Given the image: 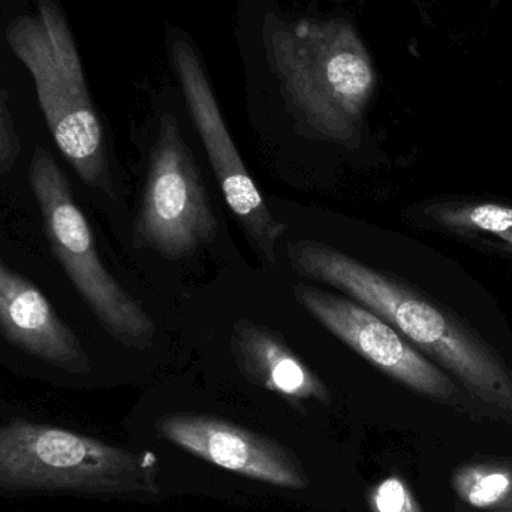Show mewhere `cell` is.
Listing matches in <instances>:
<instances>
[{
  "label": "cell",
  "mask_w": 512,
  "mask_h": 512,
  "mask_svg": "<svg viewBox=\"0 0 512 512\" xmlns=\"http://www.w3.org/2000/svg\"><path fill=\"white\" fill-rule=\"evenodd\" d=\"M158 460L81 430L0 408V496L150 499Z\"/></svg>",
  "instance_id": "6da1fadb"
},
{
  "label": "cell",
  "mask_w": 512,
  "mask_h": 512,
  "mask_svg": "<svg viewBox=\"0 0 512 512\" xmlns=\"http://www.w3.org/2000/svg\"><path fill=\"white\" fill-rule=\"evenodd\" d=\"M295 273L333 286L381 316L406 339L441 361L487 405L512 417V376L507 367L438 307L381 271L324 243H289Z\"/></svg>",
  "instance_id": "7a4b0ae2"
},
{
  "label": "cell",
  "mask_w": 512,
  "mask_h": 512,
  "mask_svg": "<svg viewBox=\"0 0 512 512\" xmlns=\"http://www.w3.org/2000/svg\"><path fill=\"white\" fill-rule=\"evenodd\" d=\"M9 50L26 66L54 143L86 185L110 192L104 132L87 89L71 27L56 0L6 27Z\"/></svg>",
  "instance_id": "3957f363"
},
{
  "label": "cell",
  "mask_w": 512,
  "mask_h": 512,
  "mask_svg": "<svg viewBox=\"0 0 512 512\" xmlns=\"http://www.w3.org/2000/svg\"><path fill=\"white\" fill-rule=\"evenodd\" d=\"M273 56L286 95L319 137L343 146L360 138L375 72L345 21H303L273 35Z\"/></svg>",
  "instance_id": "277c9868"
},
{
  "label": "cell",
  "mask_w": 512,
  "mask_h": 512,
  "mask_svg": "<svg viewBox=\"0 0 512 512\" xmlns=\"http://www.w3.org/2000/svg\"><path fill=\"white\" fill-rule=\"evenodd\" d=\"M29 180L51 251L99 324L129 348H149L155 322L102 264L92 228L75 203L68 179L42 147L33 153Z\"/></svg>",
  "instance_id": "5b68a950"
},
{
  "label": "cell",
  "mask_w": 512,
  "mask_h": 512,
  "mask_svg": "<svg viewBox=\"0 0 512 512\" xmlns=\"http://www.w3.org/2000/svg\"><path fill=\"white\" fill-rule=\"evenodd\" d=\"M209 194L176 117L165 114L150 156L134 246L168 259L197 252L216 239Z\"/></svg>",
  "instance_id": "8992f818"
},
{
  "label": "cell",
  "mask_w": 512,
  "mask_h": 512,
  "mask_svg": "<svg viewBox=\"0 0 512 512\" xmlns=\"http://www.w3.org/2000/svg\"><path fill=\"white\" fill-rule=\"evenodd\" d=\"M173 54L189 111L216 180L224 192L225 201L259 254L264 256L268 264L274 265L276 245L285 234L286 225L274 218L245 167V161L225 125L209 80L188 42L177 39Z\"/></svg>",
  "instance_id": "52a82bcc"
},
{
  "label": "cell",
  "mask_w": 512,
  "mask_h": 512,
  "mask_svg": "<svg viewBox=\"0 0 512 512\" xmlns=\"http://www.w3.org/2000/svg\"><path fill=\"white\" fill-rule=\"evenodd\" d=\"M298 303L331 334L391 378L430 399H453L456 385L367 307L315 286H295Z\"/></svg>",
  "instance_id": "ba28073f"
},
{
  "label": "cell",
  "mask_w": 512,
  "mask_h": 512,
  "mask_svg": "<svg viewBox=\"0 0 512 512\" xmlns=\"http://www.w3.org/2000/svg\"><path fill=\"white\" fill-rule=\"evenodd\" d=\"M158 433L180 450L225 471L283 489L301 490L309 478L282 445L230 421L204 415H168Z\"/></svg>",
  "instance_id": "9c48e42d"
},
{
  "label": "cell",
  "mask_w": 512,
  "mask_h": 512,
  "mask_svg": "<svg viewBox=\"0 0 512 512\" xmlns=\"http://www.w3.org/2000/svg\"><path fill=\"white\" fill-rule=\"evenodd\" d=\"M0 331L21 351L72 376L92 372L77 334L26 277L0 262Z\"/></svg>",
  "instance_id": "30bf717a"
},
{
  "label": "cell",
  "mask_w": 512,
  "mask_h": 512,
  "mask_svg": "<svg viewBox=\"0 0 512 512\" xmlns=\"http://www.w3.org/2000/svg\"><path fill=\"white\" fill-rule=\"evenodd\" d=\"M233 349L240 370L265 390L289 402L330 403L327 385L268 328L242 319L234 325Z\"/></svg>",
  "instance_id": "8fae6325"
},
{
  "label": "cell",
  "mask_w": 512,
  "mask_h": 512,
  "mask_svg": "<svg viewBox=\"0 0 512 512\" xmlns=\"http://www.w3.org/2000/svg\"><path fill=\"white\" fill-rule=\"evenodd\" d=\"M460 501L481 511L512 508V462L490 460L469 463L453 474Z\"/></svg>",
  "instance_id": "7c38bea8"
},
{
  "label": "cell",
  "mask_w": 512,
  "mask_h": 512,
  "mask_svg": "<svg viewBox=\"0 0 512 512\" xmlns=\"http://www.w3.org/2000/svg\"><path fill=\"white\" fill-rule=\"evenodd\" d=\"M433 216L451 227L474 228L495 234L512 246V209L499 204L436 207Z\"/></svg>",
  "instance_id": "4fadbf2b"
},
{
  "label": "cell",
  "mask_w": 512,
  "mask_h": 512,
  "mask_svg": "<svg viewBox=\"0 0 512 512\" xmlns=\"http://www.w3.org/2000/svg\"><path fill=\"white\" fill-rule=\"evenodd\" d=\"M372 512H423L405 481L388 477L373 487L369 495Z\"/></svg>",
  "instance_id": "5bb4252c"
},
{
  "label": "cell",
  "mask_w": 512,
  "mask_h": 512,
  "mask_svg": "<svg viewBox=\"0 0 512 512\" xmlns=\"http://www.w3.org/2000/svg\"><path fill=\"white\" fill-rule=\"evenodd\" d=\"M8 93L0 87V174L11 170L20 155V138L8 105Z\"/></svg>",
  "instance_id": "9a60e30c"
},
{
  "label": "cell",
  "mask_w": 512,
  "mask_h": 512,
  "mask_svg": "<svg viewBox=\"0 0 512 512\" xmlns=\"http://www.w3.org/2000/svg\"><path fill=\"white\" fill-rule=\"evenodd\" d=\"M489 512H512V508H507V510H498V511H489Z\"/></svg>",
  "instance_id": "2e32d148"
}]
</instances>
